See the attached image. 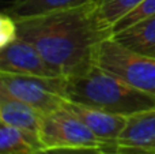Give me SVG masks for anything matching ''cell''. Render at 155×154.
I'll list each match as a JSON object with an SVG mask.
<instances>
[{
    "label": "cell",
    "instance_id": "6da1fadb",
    "mask_svg": "<svg viewBox=\"0 0 155 154\" xmlns=\"http://www.w3.org/2000/svg\"><path fill=\"white\" fill-rule=\"evenodd\" d=\"M15 22L18 37L35 46L65 78L90 71L98 46L113 35V26L102 18L97 0Z\"/></svg>",
    "mask_w": 155,
    "mask_h": 154
},
{
    "label": "cell",
    "instance_id": "7a4b0ae2",
    "mask_svg": "<svg viewBox=\"0 0 155 154\" xmlns=\"http://www.w3.org/2000/svg\"><path fill=\"white\" fill-rule=\"evenodd\" d=\"M64 97L71 102L125 117L155 108L154 95L129 86L98 65L83 75L65 78Z\"/></svg>",
    "mask_w": 155,
    "mask_h": 154
},
{
    "label": "cell",
    "instance_id": "3957f363",
    "mask_svg": "<svg viewBox=\"0 0 155 154\" xmlns=\"http://www.w3.org/2000/svg\"><path fill=\"white\" fill-rule=\"evenodd\" d=\"M94 64L129 86L155 97V59L125 48L113 35L98 46Z\"/></svg>",
    "mask_w": 155,
    "mask_h": 154
},
{
    "label": "cell",
    "instance_id": "277c9868",
    "mask_svg": "<svg viewBox=\"0 0 155 154\" xmlns=\"http://www.w3.org/2000/svg\"><path fill=\"white\" fill-rule=\"evenodd\" d=\"M64 81L65 76L42 78L0 72V92L48 115L63 108L67 102L64 97Z\"/></svg>",
    "mask_w": 155,
    "mask_h": 154
},
{
    "label": "cell",
    "instance_id": "5b68a950",
    "mask_svg": "<svg viewBox=\"0 0 155 154\" xmlns=\"http://www.w3.org/2000/svg\"><path fill=\"white\" fill-rule=\"evenodd\" d=\"M40 141L46 147H104V143L67 106L44 115Z\"/></svg>",
    "mask_w": 155,
    "mask_h": 154
},
{
    "label": "cell",
    "instance_id": "8992f818",
    "mask_svg": "<svg viewBox=\"0 0 155 154\" xmlns=\"http://www.w3.org/2000/svg\"><path fill=\"white\" fill-rule=\"evenodd\" d=\"M0 72L42 78L63 76V74L53 67L35 46L19 37L0 46Z\"/></svg>",
    "mask_w": 155,
    "mask_h": 154
},
{
    "label": "cell",
    "instance_id": "52a82bcc",
    "mask_svg": "<svg viewBox=\"0 0 155 154\" xmlns=\"http://www.w3.org/2000/svg\"><path fill=\"white\" fill-rule=\"evenodd\" d=\"M104 152L155 154V108L129 116L117 141Z\"/></svg>",
    "mask_w": 155,
    "mask_h": 154
},
{
    "label": "cell",
    "instance_id": "ba28073f",
    "mask_svg": "<svg viewBox=\"0 0 155 154\" xmlns=\"http://www.w3.org/2000/svg\"><path fill=\"white\" fill-rule=\"evenodd\" d=\"M65 106L71 112H74L90 128L91 132L104 143L102 150L109 147L110 145H113L117 141V138L123 132L124 127L127 124V119H128L125 116L105 112L101 109L82 105V104L71 102L68 100L65 102Z\"/></svg>",
    "mask_w": 155,
    "mask_h": 154
},
{
    "label": "cell",
    "instance_id": "9c48e42d",
    "mask_svg": "<svg viewBox=\"0 0 155 154\" xmlns=\"http://www.w3.org/2000/svg\"><path fill=\"white\" fill-rule=\"evenodd\" d=\"M44 113L21 100L0 92V123L35 135L40 138Z\"/></svg>",
    "mask_w": 155,
    "mask_h": 154
},
{
    "label": "cell",
    "instance_id": "30bf717a",
    "mask_svg": "<svg viewBox=\"0 0 155 154\" xmlns=\"http://www.w3.org/2000/svg\"><path fill=\"white\" fill-rule=\"evenodd\" d=\"M113 38L136 53L155 59V15L113 33Z\"/></svg>",
    "mask_w": 155,
    "mask_h": 154
},
{
    "label": "cell",
    "instance_id": "8fae6325",
    "mask_svg": "<svg viewBox=\"0 0 155 154\" xmlns=\"http://www.w3.org/2000/svg\"><path fill=\"white\" fill-rule=\"evenodd\" d=\"M93 2L95 0H12L11 4L3 10V12L12 16L14 19H19L53 11L82 7Z\"/></svg>",
    "mask_w": 155,
    "mask_h": 154
},
{
    "label": "cell",
    "instance_id": "7c38bea8",
    "mask_svg": "<svg viewBox=\"0 0 155 154\" xmlns=\"http://www.w3.org/2000/svg\"><path fill=\"white\" fill-rule=\"evenodd\" d=\"M41 149L38 136L0 123V154H38Z\"/></svg>",
    "mask_w": 155,
    "mask_h": 154
},
{
    "label": "cell",
    "instance_id": "4fadbf2b",
    "mask_svg": "<svg viewBox=\"0 0 155 154\" xmlns=\"http://www.w3.org/2000/svg\"><path fill=\"white\" fill-rule=\"evenodd\" d=\"M142 2L143 0H97V4L102 18L110 26H114L123 16L136 8Z\"/></svg>",
    "mask_w": 155,
    "mask_h": 154
},
{
    "label": "cell",
    "instance_id": "5bb4252c",
    "mask_svg": "<svg viewBox=\"0 0 155 154\" xmlns=\"http://www.w3.org/2000/svg\"><path fill=\"white\" fill-rule=\"evenodd\" d=\"M151 15H155V0H143L136 8H134L131 12H128L125 16H123L113 26V33L118 32L121 29H125V27L131 26L135 22L142 21V19Z\"/></svg>",
    "mask_w": 155,
    "mask_h": 154
},
{
    "label": "cell",
    "instance_id": "9a60e30c",
    "mask_svg": "<svg viewBox=\"0 0 155 154\" xmlns=\"http://www.w3.org/2000/svg\"><path fill=\"white\" fill-rule=\"evenodd\" d=\"M18 37L16 33V22L12 16L2 12V19H0V46L14 41Z\"/></svg>",
    "mask_w": 155,
    "mask_h": 154
},
{
    "label": "cell",
    "instance_id": "2e32d148",
    "mask_svg": "<svg viewBox=\"0 0 155 154\" xmlns=\"http://www.w3.org/2000/svg\"><path fill=\"white\" fill-rule=\"evenodd\" d=\"M38 154H105L101 147H46Z\"/></svg>",
    "mask_w": 155,
    "mask_h": 154
},
{
    "label": "cell",
    "instance_id": "e0dca14e",
    "mask_svg": "<svg viewBox=\"0 0 155 154\" xmlns=\"http://www.w3.org/2000/svg\"><path fill=\"white\" fill-rule=\"evenodd\" d=\"M105 154H123V153H106L105 152Z\"/></svg>",
    "mask_w": 155,
    "mask_h": 154
}]
</instances>
